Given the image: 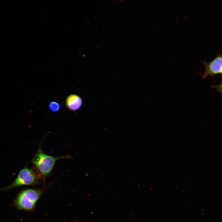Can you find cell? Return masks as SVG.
Instances as JSON below:
<instances>
[{"label":"cell","mask_w":222,"mask_h":222,"mask_svg":"<svg viewBox=\"0 0 222 222\" xmlns=\"http://www.w3.org/2000/svg\"><path fill=\"white\" fill-rule=\"evenodd\" d=\"M61 106L60 104L55 101H51L49 104V108L52 112H55L59 110Z\"/></svg>","instance_id":"8992f818"},{"label":"cell","mask_w":222,"mask_h":222,"mask_svg":"<svg viewBox=\"0 0 222 222\" xmlns=\"http://www.w3.org/2000/svg\"><path fill=\"white\" fill-rule=\"evenodd\" d=\"M41 178L31 169L25 167L19 172L16 178L10 185L0 188V191L8 190L23 185H33L38 183Z\"/></svg>","instance_id":"3957f363"},{"label":"cell","mask_w":222,"mask_h":222,"mask_svg":"<svg viewBox=\"0 0 222 222\" xmlns=\"http://www.w3.org/2000/svg\"><path fill=\"white\" fill-rule=\"evenodd\" d=\"M216 56L212 61L207 62L205 60H201L204 67L203 73L198 72L201 76L203 80L208 76L214 77L218 74H222V53H217Z\"/></svg>","instance_id":"277c9868"},{"label":"cell","mask_w":222,"mask_h":222,"mask_svg":"<svg viewBox=\"0 0 222 222\" xmlns=\"http://www.w3.org/2000/svg\"><path fill=\"white\" fill-rule=\"evenodd\" d=\"M82 103L81 98L76 95H71L67 98L66 104L70 110L75 111L80 108Z\"/></svg>","instance_id":"5b68a950"},{"label":"cell","mask_w":222,"mask_h":222,"mask_svg":"<svg viewBox=\"0 0 222 222\" xmlns=\"http://www.w3.org/2000/svg\"><path fill=\"white\" fill-rule=\"evenodd\" d=\"M41 191L38 189H26L21 191L17 195L13 204L19 210L30 211L35 208L39 199Z\"/></svg>","instance_id":"7a4b0ae2"},{"label":"cell","mask_w":222,"mask_h":222,"mask_svg":"<svg viewBox=\"0 0 222 222\" xmlns=\"http://www.w3.org/2000/svg\"><path fill=\"white\" fill-rule=\"evenodd\" d=\"M43 138L39 144L37 150L32 159V162L39 171L40 176L43 180L51 173L56 161L61 159L72 158L70 155L54 157L44 153L42 149Z\"/></svg>","instance_id":"6da1fadb"}]
</instances>
